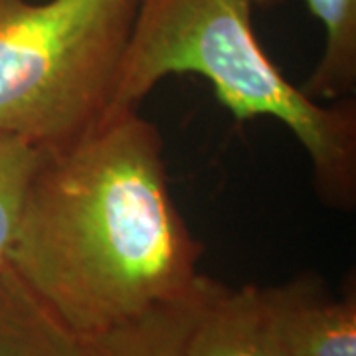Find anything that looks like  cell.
<instances>
[{
	"label": "cell",
	"instance_id": "6da1fadb",
	"mask_svg": "<svg viewBox=\"0 0 356 356\" xmlns=\"http://www.w3.org/2000/svg\"><path fill=\"white\" fill-rule=\"evenodd\" d=\"M163 137L137 109L44 153L10 269L77 339L188 295L204 254L168 188Z\"/></svg>",
	"mask_w": 356,
	"mask_h": 356
},
{
	"label": "cell",
	"instance_id": "7a4b0ae2",
	"mask_svg": "<svg viewBox=\"0 0 356 356\" xmlns=\"http://www.w3.org/2000/svg\"><path fill=\"white\" fill-rule=\"evenodd\" d=\"M287 0H139L115 86L111 115L137 109L172 74L206 77L236 121L273 117L305 149L318 198L356 206V103H318L271 62L254 32V10Z\"/></svg>",
	"mask_w": 356,
	"mask_h": 356
},
{
	"label": "cell",
	"instance_id": "3957f363",
	"mask_svg": "<svg viewBox=\"0 0 356 356\" xmlns=\"http://www.w3.org/2000/svg\"><path fill=\"white\" fill-rule=\"evenodd\" d=\"M139 0H0V135L44 153L111 117Z\"/></svg>",
	"mask_w": 356,
	"mask_h": 356
},
{
	"label": "cell",
	"instance_id": "277c9868",
	"mask_svg": "<svg viewBox=\"0 0 356 356\" xmlns=\"http://www.w3.org/2000/svg\"><path fill=\"white\" fill-rule=\"evenodd\" d=\"M289 356H356L355 289L332 297L315 273L261 287Z\"/></svg>",
	"mask_w": 356,
	"mask_h": 356
},
{
	"label": "cell",
	"instance_id": "5b68a950",
	"mask_svg": "<svg viewBox=\"0 0 356 356\" xmlns=\"http://www.w3.org/2000/svg\"><path fill=\"white\" fill-rule=\"evenodd\" d=\"M186 356H289L257 285L216 283L186 339Z\"/></svg>",
	"mask_w": 356,
	"mask_h": 356
},
{
	"label": "cell",
	"instance_id": "8992f818",
	"mask_svg": "<svg viewBox=\"0 0 356 356\" xmlns=\"http://www.w3.org/2000/svg\"><path fill=\"white\" fill-rule=\"evenodd\" d=\"M218 281L202 275L188 295L81 341V356H186V339Z\"/></svg>",
	"mask_w": 356,
	"mask_h": 356
},
{
	"label": "cell",
	"instance_id": "52a82bcc",
	"mask_svg": "<svg viewBox=\"0 0 356 356\" xmlns=\"http://www.w3.org/2000/svg\"><path fill=\"white\" fill-rule=\"evenodd\" d=\"M0 356H81V341L10 266L0 271Z\"/></svg>",
	"mask_w": 356,
	"mask_h": 356
},
{
	"label": "cell",
	"instance_id": "ba28073f",
	"mask_svg": "<svg viewBox=\"0 0 356 356\" xmlns=\"http://www.w3.org/2000/svg\"><path fill=\"white\" fill-rule=\"evenodd\" d=\"M325 26V51L301 91L318 103L353 97L356 89V0H305Z\"/></svg>",
	"mask_w": 356,
	"mask_h": 356
},
{
	"label": "cell",
	"instance_id": "9c48e42d",
	"mask_svg": "<svg viewBox=\"0 0 356 356\" xmlns=\"http://www.w3.org/2000/svg\"><path fill=\"white\" fill-rule=\"evenodd\" d=\"M42 156L44 151L34 143L0 135V271L10 266L26 194Z\"/></svg>",
	"mask_w": 356,
	"mask_h": 356
}]
</instances>
